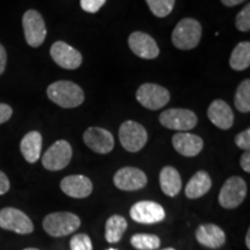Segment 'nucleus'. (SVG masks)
Here are the masks:
<instances>
[{
  "label": "nucleus",
  "instance_id": "b1692460",
  "mask_svg": "<svg viewBox=\"0 0 250 250\" xmlns=\"http://www.w3.org/2000/svg\"><path fill=\"white\" fill-rule=\"evenodd\" d=\"M127 228V223L122 215H111L105 223V240L109 243L120 241Z\"/></svg>",
  "mask_w": 250,
  "mask_h": 250
},
{
  "label": "nucleus",
  "instance_id": "f03ea898",
  "mask_svg": "<svg viewBox=\"0 0 250 250\" xmlns=\"http://www.w3.org/2000/svg\"><path fill=\"white\" fill-rule=\"evenodd\" d=\"M202 39V24L192 18H184L176 24L171 34L173 44L180 50H191Z\"/></svg>",
  "mask_w": 250,
  "mask_h": 250
},
{
  "label": "nucleus",
  "instance_id": "aec40b11",
  "mask_svg": "<svg viewBox=\"0 0 250 250\" xmlns=\"http://www.w3.org/2000/svg\"><path fill=\"white\" fill-rule=\"evenodd\" d=\"M20 149L23 158L29 164H35L42 151V134L39 131H30L20 143Z\"/></svg>",
  "mask_w": 250,
  "mask_h": 250
},
{
  "label": "nucleus",
  "instance_id": "58836bf2",
  "mask_svg": "<svg viewBox=\"0 0 250 250\" xmlns=\"http://www.w3.org/2000/svg\"><path fill=\"white\" fill-rule=\"evenodd\" d=\"M162 250H175L173 248H166V249H162Z\"/></svg>",
  "mask_w": 250,
  "mask_h": 250
},
{
  "label": "nucleus",
  "instance_id": "4be33fe9",
  "mask_svg": "<svg viewBox=\"0 0 250 250\" xmlns=\"http://www.w3.org/2000/svg\"><path fill=\"white\" fill-rule=\"evenodd\" d=\"M160 187L167 196H176L182 188V179L177 169H175L171 166H166L162 168L160 171Z\"/></svg>",
  "mask_w": 250,
  "mask_h": 250
},
{
  "label": "nucleus",
  "instance_id": "a211bd4d",
  "mask_svg": "<svg viewBox=\"0 0 250 250\" xmlns=\"http://www.w3.org/2000/svg\"><path fill=\"white\" fill-rule=\"evenodd\" d=\"M208 117L215 126L221 130H228L234 124L232 108L223 100H214L208 109Z\"/></svg>",
  "mask_w": 250,
  "mask_h": 250
},
{
  "label": "nucleus",
  "instance_id": "bb28decb",
  "mask_svg": "<svg viewBox=\"0 0 250 250\" xmlns=\"http://www.w3.org/2000/svg\"><path fill=\"white\" fill-rule=\"evenodd\" d=\"M153 15L158 18H166L173 11L175 0H146Z\"/></svg>",
  "mask_w": 250,
  "mask_h": 250
},
{
  "label": "nucleus",
  "instance_id": "f704fd0d",
  "mask_svg": "<svg viewBox=\"0 0 250 250\" xmlns=\"http://www.w3.org/2000/svg\"><path fill=\"white\" fill-rule=\"evenodd\" d=\"M240 165H241L242 169L246 171V173H250V153L245 152L241 156V160H240Z\"/></svg>",
  "mask_w": 250,
  "mask_h": 250
},
{
  "label": "nucleus",
  "instance_id": "cd10ccee",
  "mask_svg": "<svg viewBox=\"0 0 250 250\" xmlns=\"http://www.w3.org/2000/svg\"><path fill=\"white\" fill-rule=\"evenodd\" d=\"M235 26L240 31L247 33L250 30V5L247 4L236 15Z\"/></svg>",
  "mask_w": 250,
  "mask_h": 250
},
{
  "label": "nucleus",
  "instance_id": "dca6fc26",
  "mask_svg": "<svg viewBox=\"0 0 250 250\" xmlns=\"http://www.w3.org/2000/svg\"><path fill=\"white\" fill-rule=\"evenodd\" d=\"M61 189L72 198H86L93 191V183L83 175H70L62 180Z\"/></svg>",
  "mask_w": 250,
  "mask_h": 250
},
{
  "label": "nucleus",
  "instance_id": "1a4fd4ad",
  "mask_svg": "<svg viewBox=\"0 0 250 250\" xmlns=\"http://www.w3.org/2000/svg\"><path fill=\"white\" fill-rule=\"evenodd\" d=\"M72 159V147L66 140H57L42 156V165L45 169L57 171L67 167Z\"/></svg>",
  "mask_w": 250,
  "mask_h": 250
},
{
  "label": "nucleus",
  "instance_id": "ea45409f",
  "mask_svg": "<svg viewBox=\"0 0 250 250\" xmlns=\"http://www.w3.org/2000/svg\"><path fill=\"white\" fill-rule=\"evenodd\" d=\"M108 250H116V249H112V248H110V249H108Z\"/></svg>",
  "mask_w": 250,
  "mask_h": 250
},
{
  "label": "nucleus",
  "instance_id": "473e14b6",
  "mask_svg": "<svg viewBox=\"0 0 250 250\" xmlns=\"http://www.w3.org/2000/svg\"><path fill=\"white\" fill-rule=\"evenodd\" d=\"M9 187H11V184H9L8 177L0 170V195H5L9 190Z\"/></svg>",
  "mask_w": 250,
  "mask_h": 250
},
{
  "label": "nucleus",
  "instance_id": "a878e982",
  "mask_svg": "<svg viewBox=\"0 0 250 250\" xmlns=\"http://www.w3.org/2000/svg\"><path fill=\"white\" fill-rule=\"evenodd\" d=\"M131 245L138 250H153L160 247V239L153 234H136L131 237Z\"/></svg>",
  "mask_w": 250,
  "mask_h": 250
},
{
  "label": "nucleus",
  "instance_id": "72a5a7b5",
  "mask_svg": "<svg viewBox=\"0 0 250 250\" xmlns=\"http://www.w3.org/2000/svg\"><path fill=\"white\" fill-rule=\"evenodd\" d=\"M6 62H7V54H6V50L0 43V76L4 73L6 68Z\"/></svg>",
  "mask_w": 250,
  "mask_h": 250
},
{
  "label": "nucleus",
  "instance_id": "7ed1b4c3",
  "mask_svg": "<svg viewBox=\"0 0 250 250\" xmlns=\"http://www.w3.org/2000/svg\"><path fill=\"white\" fill-rule=\"evenodd\" d=\"M80 218L71 212H54L43 220V228L49 235L55 237L66 236L80 227Z\"/></svg>",
  "mask_w": 250,
  "mask_h": 250
},
{
  "label": "nucleus",
  "instance_id": "c85d7f7f",
  "mask_svg": "<svg viewBox=\"0 0 250 250\" xmlns=\"http://www.w3.org/2000/svg\"><path fill=\"white\" fill-rule=\"evenodd\" d=\"M71 250H93L92 240L86 234H77L71 239Z\"/></svg>",
  "mask_w": 250,
  "mask_h": 250
},
{
  "label": "nucleus",
  "instance_id": "2f4dec72",
  "mask_svg": "<svg viewBox=\"0 0 250 250\" xmlns=\"http://www.w3.org/2000/svg\"><path fill=\"white\" fill-rule=\"evenodd\" d=\"M13 115V109L6 103H0V125L7 122Z\"/></svg>",
  "mask_w": 250,
  "mask_h": 250
},
{
  "label": "nucleus",
  "instance_id": "ddd939ff",
  "mask_svg": "<svg viewBox=\"0 0 250 250\" xmlns=\"http://www.w3.org/2000/svg\"><path fill=\"white\" fill-rule=\"evenodd\" d=\"M130 215L136 223L156 224L164 220L166 212L164 208L158 203L152 201H142L136 203L131 208Z\"/></svg>",
  "mask_w": 250,
  "mask_h": 250
},
{
  "label": "nucleus",
  "instance_id": "e433bc0d",
  "mask_svg": "<svg viewBox=\"0 0 250 250\" xmlns=\"http://www.w3.org/2000/svg\"><path fill=\"white\" fill-rule=\"evenodd\" d=\"M246 245H247V247H248V248H250V230H248V233H247Z\"/></svg>",
  "mask_w": 250,
  "mask_h": 250
},
{
  "label": "nucleus",
  "instance_id": "0eeeda50",
  "mask_svg": "<svg viewBox=\"0 0 250 250\" xmlns=\"http://www.w3.org/2000/svg\"><path fill=\"white\" fill-rule=\"evenodd\" d=\"M22 27L28 45L39 48L44 43L46 37V27L40 12L29 9L22 17Z\"/></svg>",
  "mask_w": 250,
  "mask_h": 250
},
{
  "label": "nucleus",
  "instance_id": "f8f14e48",
  "mask_svg": "<svg viewBox=\"0 0 250 250\" xmlns=\"http://www.w3.org/2000/svg\"><path fill=\"white\" fill-rule=\"evenodd\" d=\"M83 143L86 146L99 154H107L115 146L114 136L110 131L99 126L88 127L83 133Z\"/></svg>",
  "mask_w": 250,
  "mask_h": 250
},
{
  "label": "nucleus",
  "instance_id": "39448f33",
  "mask_svg": "<svg viewBox=\"0 0 250 250\" xmlns=\"http://www.w3.org/2000/svg\"><path fill=\"white\" fill-rule=\"evenodd\" d=\"M118 137L122 146L131 153L139 152L147 143V131L134 121L124 122L118 131Z\"/></svg>",
  "mask_w": 250,
  "mask_h": 250
},
{
  "label": "nucleus",
  "instance_id": "393cba45",
  "mask_svg": "<svg viewBox=\"0 0 250 250\" xmlns=\"http://www.w3.org/2000/svg\"><path fill=\"white\" fill-rule=\"evenodd\" d=\"M234 104L237 110L243 114H248L250 111V80L246 79L240 83L235 92Z\"/></svg>",
  "mask_w": 250,
  "mask_h": 250
},
{
  "label": "nucleus",
  "instance_id": "7c9ffc66",
  "mask_svg": "<svg viewBox=\"0 0 250 250\" xmlns=\"http://www.w3.org/2000/svg\"><path fill=\"white\" fill-rule=\"evenodd\" d=\"M235 144L237 147L248 152L250 148V129H247L237 134L235 137Z\"/></svg>",
  "mask_w": 250,
  "mask_h": 250
},
{
  "label": "nucleus",
  "instance_id": "4468645a",
  "mask_svg": "<svg viewBox=\"0 0 250 250\" xmlns=\"http://www.w3.org/2000/svg\"><path fill=\"white\" fill-rule=\"evenodd\" d=\"M114 183L123 191H136L147 184V176L138 168L124 167L114 175Z\"/></svg>",
  "mask_w": 250,
  "mask_h": 250
},
{
  "label": "nucleus",
  "instance_id": "5701e85b",
  "mask_svg": "<svg viewBox=\"0 0 250 250\" xmlns=\"http://www.w3.org/2000/svg\"><path fill=\"white\" fill-rule=\"evenodd\" d=\"M229 66L234 71H245L250 66V43L248 41L240 42L233 49L229 58Z\"/></svg>",
  "mask_w": 250,
  "mask_h": 250
},
{
  "label": "nucleus",
  "instance_id": "20e7f679",
  "mask_svg": "<svg viewBox=\"0 0 250 250\" xmlns=\"http://www.w3.org/2000/svg\"><path fill=\"white\" fill-rule=\"evenodd\" d=\"M159 121L162 126L167 127V129L184 132V131L193 129L197 125L198 118L195 112L190 109L174 108L162 111L159 116Z\"/></svg>",
  "mask_w": 250,
  "mask_h": 250
},
{
  "label": "nucleus",
  "instance_id": "423d86ee",
  "mask_svg": "<svg viewBox=\"0 0 250 250\" xmlns=\"http://www.w3.org/2000/svg\"><path fill=\"white\" fill-rule=\"evenodd\" d=\"M137 100L144 108L159 110L168 104L170 100L169 90L156 83H143L137 90Z\"/></svg>",
  "mask_w": 250,
  "mask_h": 250
},
{
  "label": "nucleus",
  "instance_id": "4c0bfd02",
  "mask_svg": "<svg viewBox=\"0 0 250 250\" xmlns=\"http://www.w3.org/2000/svg\"><path fill=\"white\" fill-rule=\"evenodd\" d=\"M23 250H40V249H36V248H27V249H23Z\"/></svg>",
  "mask_w": 250,
  "mask_h": 250
},
{
  "label": "nucleus",
  "instance_id": "2eb2a0df",
  "mask_svg": "<svg viewBox=\"0 0 250 250\" xmlns=\"http://www.w3.org/2000/svg\"><path fill=\"white\" fill-rule=\"evenodd\" d=\"M129 46L134 55L143 59H155L160 54V49L153 37L143 31L130 34Z\"/></svg>",
  "mask_w": 250,
  "mask_h": 250
},
{
  "label": "nucleus",
  "instance_id": "9d476101",
  "mask_svg": "<svg viewBox=\"0 0 250 250\" xmlns=\"http://www.w3.org/2000/svg\"><path fill=\"white\" fill-rule=\"evenodd\" d=\"M0 227L18 234H30L34 230L30 218L14 208H5L0 211Z\"/></svg>",
  "mask_w": 250,
  "mask_h": 250
},
{
  "label": "nucleus",
  "instance_id": "c9c22d12",
  "mask_svg": "<svg viewBox=\"0 0 250 250\" xmlns=\"http://www.w3.org/2000/svg\"><path fill=\"white\" fill-rule=\"evenodd\" d=\"M247 0H221V2L227 7H234V6H237L242 2H246Z\"/></svg>",
  "mask_w": 250,
  "mask_h": 250
},
{
  "label": "nucleus",
  "instance_id": "6e6552de",
  "mask_svg": "<svg viewBox=\"0 0 250 250\" xmlns=\"http://www.w3.org/2000/svg\"><path fill=\"white\" fill-rule=\"evenodd\" d=\"M247 196V184L240 176L229 177L221 188L219 193V204L224 208H235L245 201Z\"/></svg>",
  "mask_w": 250,
  "mask_h": 250
},
{
  "label": "nucleus",
  "instance_id": "f257e3e1",
  "mask_svg": "<svg viewBox=\"0 0 250 250\" xmlns=\"http://www.w3.org/2000/svg\"><path fill=\"white\" fill-rule=\"evenodd\" d=\"M46 95L52 102L65 109L79 107L85 101V93L80 86L68 80H59L46 88Z\"/></svg>",
  "mask_w": 250,
  "mask_h": 250
},
{
  "label": "nucleus",
  "instance_id": "412c9836",
  "mask_svg": "<svg viewBox=\"0 0 250 250\" xmlns=\"http://www.w3.org/2000/svg\"><path fill=\"white\" fill-rule=\"evenodd\" d=\"M212 187L210 175L204 170H199L193 175L186 187V196L190 199H196L208 192Z\"/></svg>",
  "mask_w": 250,
  "mask_h": 250
},
{
  "label": "nucleus",
  "instance_id": "6ab92c4d",
  "mask_svg": "<svg viewBox=\"0 0 250 250\" xmlns=\"http://www.w3.org/2000/svg\"><path fill=\"white\" fill-rule=\"evenodd\" d=\"M196 239L202 246L213 249L224 246L226 242L224 230L213 224H205L199 226L196 230Z\"/></svg>",
  "mask_w": 250,
  "mask_h": 250
},
{
  "label": "nucleus",
  "instance_id": "9b49d317",
  "mask_svg": "<svg viewBox=\"0 0 250 250\" xmlns=\"http://www.w3.org/2000/svg\"><path fill=\"white\" fill-rule=\"evenodd\" d=\"M50 55L56 64L65 70H77L83 64V56L80 52L62 41H57L52 44Z\"/></svg>",
  "mask_w": 250,
  "mask_h": 250
},
{
  "label": "nucleus",
  "instance_id": "c756f323",
  "mask_svg": "<svg viewBox=\"0 0 250 250\" xmlns=\"http://www.w3.org/2000/svg\"><path fill=\"white\" fill-rule=\"evenodd\" d=\"M107 0H80V6L87 13H98Z\"/></svg>",
  "mask_w": 250,
  "mask_h": 250
},
{
  "label": "nucleus",
  "instance_id": "f3484780",
  "mask_svg": "<svg viewBox=\"0 0 250 250\" xmlns=\"http://www.w3.org/2000/svg\"><path fill=\"white\" fill-rule=\"evenodd\" d=\"M171 142L174 148L181 155L189 156V158L199 154L204 147V142L201 137L188 132H177L174 134Z\"/></svg>",
  "mask_w": 250,
  "mask_h": 250
}]
</instances>
